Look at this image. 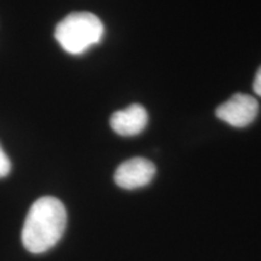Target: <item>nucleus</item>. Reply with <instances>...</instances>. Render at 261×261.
Segmentation results:
<instances>
[{
	"label": "nucleus",
	"mask_w": 261,
	"mask_h": 261,
	"mask_svg": "<svg viewBox=\"0 0 261 261\" xmlns=\"http://www.w3.org/2000/svg\"><path fill=\"white\" fill-rule=\"evenodd\" d=\"M67 227V211L56 197L45 196L32 204L23 228L22 243L29 253L41 254L55 247Z\"/></svg>",
	"instance_id": "nucleus-1"
},
{
	"label": "nucleus",
	"mask_w": 261,
	"mask_h": 261,
	"mask_svg": "<svg viewBox=\"0 0 261 261\" xmlns=\"http://www.w3.org/2000/svg\"><path fill=\"white\" fill-rule=\"evenodd\" d=\"M148 125V113L145 108L140 104L132 106L119 110L110 117V126L117 135L130 137L139 135Z\"/></svg>",
	"instance_id": "nucleus-5"
},
{
	"label": "nucleus",
	"mask_w": 261,
	"mask_h": 261,
	"mask_svg": "<svg viewBox=\"0 0 261 261\" xmlns=\"http://www.w3.org/2000/svg\"><path fill=\"white\" fill-rule=\"evenodd\" d=\"M259 113V103L253 96L244 93L233 94L230 99L218 107L217 116L230 126L242 128L250 125Z\"/></svg>",
	"instance_id": "nucleus-3"
},
{
	"label": "nucleus",
	"mask_w": 261,
	"mask_h": 261,
	"mask_svg": "<svg viewBox=\"0 0 261 261\" xmlns=\"http://www.w3.org/2000/svg\"><path fill=\"white\" fill-rule=\"evenodd\" d=\"M156 167L149 160L143 158H135L127 160L116 169L114 174L117 187L133 190L148 185L155 177Z\"/></svg>",
	"instance_id": "nucleus-4"
},
{
	"label": "nucleus",
	"mask_w": 261,
	"mask_h": 261,
	"mask_svg": "<svg viewBox=\"0 0 261 261\" xmlns=\"http://www.w3.org/2000/svg\"><path fill=\"white\" fill-rule=\"evenodd\" d=\"M104 25L91 12H73L62 19L55 29V38L70 55H81L100 42Z\"/></svg>",
	"instance_id": "nucleus-2"
},
{
	"label": "nucleus",
	"mask_w": 261,
	"mask_h": 261,
	"mask_svg": "<svg viewBox=\"0 0 261 261\" xmlns=\"http://www.w3.org/2000/svg\"><path fill=\"white\" fill-rule=\"evenodd\" d=\"M11 172V161L0 145V179L8 177Z\"/></svg>",
	"instance_id": "nucleus-6"
},
{
	"label": "nucleus",
	"mask_w": 261,
	"mask_h": 261,
	"mask_svg": "<svg viewBox=\"0 0 261 261\" xmlns=\"http://www.w3.org/2000/svg\"><path fill=\"white\" fill-rule=\"evenodd\" d=\"M253 89H254V91H255V93L257 94V96L261 97V67H260V69L257 70V73L255 75V79H254Z\"/></svg>",
	"instance_id": "nucleus-7"
}]
</instances>
